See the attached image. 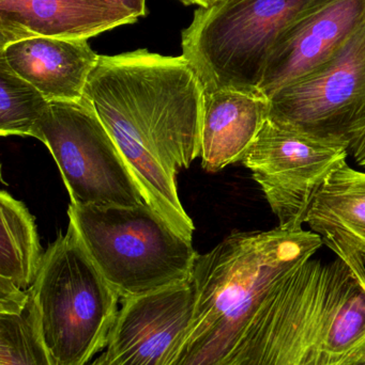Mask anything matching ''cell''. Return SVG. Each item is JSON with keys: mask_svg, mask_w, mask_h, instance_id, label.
<instances>
[{"mask_svg": "<svg viewBox=\"0 0 365 365\" xmlns=\"http://www.w3.org/2000/svg\"><path fill=\"white\" fill-rule=\"evenodd\" d=\"M84 100L128 164L146 203L192 242L177 175L201 158L204 89L184 56L148 49L100 56Z\"/></svg>", "mask_w": 365, "mask_h": 365, "instance_id": "obj_1", "label": "cell"}, {"mask_svg": "<svg viewBox=\"0 0 365 365\" xmlns=\"http://www.w3.org/2000/svg\"><path fill=\"white\" fill-rule=\"evenodd\" d=\"M324 242L300 229L235 232L191 272L193 317L164 365H235L240 345L269 289L313 257Z\"/></svg>", "mask_w": 365, "mask_h": 365, "instance_id": "obj_2", "label": "cell"}, {"mask_svg": "<svg viewBox=\"0 0 365 365\" xmlns=\"http://www.w3.org/2000/svg\"><path fill=\"white\" fill-rule=\"evenodd\" d=\"M364 345V283L340 257H311L269 289L235 365H334Z\"/></svg>", "mask_w": 365, "mask_h": 365, "instance_id": "obj_3", "label": "cell"}, {"mask_svg": "<svg viewBox=\"0 0 365 365\" xmlns=\"http://www.w3.org/2000/svg\"><path fill=\"white\" fill-rule=\"evenodd\" d=\"M88 255L120 298L152 293L189 280L199 253L147 203L68 210Z\"/></svg>", "mask_w": 365, "mask_h": 365, "instance_id": "obj_4", "label": "cell"}, {"mask_svg": "<svg viewBox=\"0 0 365 365\" xmlns=\"http://www.w3.org/2000/svg\"><path fill=\"white\" fill-rule=\"evenodd\" d=\"M30 292L41 334L57 365H89L106 349L120 296L71 223L43 255Z\"/></svg>", "mask_w": 365, "mask_h": 365, "instance_id": "obj_5", "label": "cell"}, {"mask_svg": "<svg viewBox=\"0 0 365 365\" xmlns=\"http://www.w3.org/2000/svg\"><path fill=\"white\" fill-rule=\"evenodd\" d=\"M325 0H224L195 10L182 31V56L204 93L259 90L266 61L283 32Z\"/></svg>", "mask_w": 365, "mask_h": 365, "instance_id": "obj_6", "label": "cell"}, {"mask_svg": "<svg viewBox=\"0 0 365 365\" xmlns=\"http://www.w3.org/2000/svg\"><path fill=\"white\" fill-rule=\"evenodd\" d=\"M40 141L55 160L74 205L146 204L115 141L84 98L51 102Z\"/></svg>", "mask_w": 365, "mask_h": 365, "instance_id": "obj_7", "label": "cell"}, {"mask_svg": "<svg viewBox=\"0 0 365 365\" xmlns=\"http://www.w3.org/2000/svg\"><path fill=\"white\" fill-rule=\"evenodd\" d=\"M349 143L321 138L270 117L242 164L261 186L279 227L300 229L328 178L346 164Z\"/></svg>", "mask_w": 365, "mask_h": 365, "instance_id": "obj_8", "label": "cell"}, {"mask_svg": "<svg viewBox=\"0 0 365 365\" xmlns=\"http://www.w3.org/2000/svg\"><path fill=\"white\" fill-rule=\"evenodd\" d=\"M270 117L351 145L365 128V21L334 57L270 98Z\"/></svg>", "mask_w": 365, "mask_h": 365, "instance_id": "obj_9", "label": "cell"}, {"mask_svg": "<svg viewBox=\"0 0 365 365\" xmlns=\"http://www.w3.org/2000/svg\"><path fill=\"white\" fill-rule=\"evenodd\" d=\"M191 279L122 299L105 354L107 365H164L194 311Z\"/></svg>", "mask_w": 365, "mask_h": 365, "instance_id": "obj_10", "label": "cell"}, {"mask_svg": "<svg viewBox=\"0 0 365 365\" xmlns=\"http://www.w3.org/2000/svg\"><path fill=\"white\" fill-rule=\"evenodd\" d=\"M365 21V0H325L296 19L270 51L259 90L271 98L334 57Z\"/></svg>", "mask_w": 365, "mask_h": 365, "instance_id": "obj_11", "label": "cell"}, {"mask_svg": "<svg viewBox=\"0 0 365 365\" xmlns=\"http://www.w3.org/2000/svg\"><path fill=\"white\" fill-rule=\"evenodd\" d=\"M139 19L106 0H0V47L34 36L88 40Z\"/></svg>", "mask_w": 365, "mask_h": 365, "instance_id": "obj_12", "label": "cell"}, {"mask_svg": "<svg viewBox=\"0 0 365 365\" xmlns=\"http://www.w3.org/2000/svg\"><path fill=\"white\" fill-rule=\"evenodd\" d=\"M99 57L86 38L34 36L0 47V59L49 102H81Z\"/></svg>", "mask_w": 365, "mask_h": 365, "instance_id": "obj_13", "label": "cell"}, {"mask_svg": "<svg viewBox=\"0 0 365 365\" xmlns=\"http://www.w3.org/2000/svg\"><path fill=\"white\" fill-rule=\"evenodd\" d=\"M270 115V98L259 90L204 93L201 158L204 170L219 173L241 162Z\"/></svg>", "mask_w": 365, "mask_h": 365, "instance_id": "obj_14", "label": "cell"}, {"mask_svg": "<svg viewBox=\"0 0 365 365\" xmlns=\"http://www.w3.org/2000/svg\"><path fill=\"white\" fill-rule=\"evenodd\" d=\"M306 223L365 284V173L349 165L317 193Z\"/></svg>", "mask_w": 365, "mask_h": 365, "instance_id": "obj_15", "label": "cell"}, {"mask_svg": "<svg viewBox=\"0 0 365 365\" xmlns=\"http://www.w3.org/2000/svg\"><path fill=\"white\" fill-rule=\"evenodd\" d=\"M0 219V279L29 291L44 255L34 217L23 202L2 190Z\"/></svg>", "mask_w": 365, "mask_h": 365, "instance_id": "obj_16", "label": "cell"}, {"mask_svg": "<svg viewBox=\"0 0 365 365\" xmlns=\"http://www.w3.org/2000/svg\"><path fill=\"white\" fill-rule=\"evenodd\" d=\"M51 103L0 59L1 136H29L40 140L41 125L49 115Z\"/></svg>", "mask_w": 365, "mask_h": 365, "instance_id": "obj_17", "label": "cell"}, {"mask_svg": "<svg viewBox=\"0 0 365 365\" xmlns=\"http://www.w3.org/2000/svg\"><path fill=\"white\" fill-rule=\"evenodd\" d=\"M0 365H57L41 334L31 292L27 304L0 311Z\"/></svg>", "mask_w": 365, "mask_h": 365, "instance_id": "obj_18", "label": "cell"}, {"mask_svg": "<svg viewBox=\"0 0 365 365\" xmlns=\"http://www.w3.org/2000/svg\"><path fill=\"white\" fill-rule=\"evenodd\" d=\"M349 152L358 165L365 167V128L351 140Z\"/></svg>", "mask_w": 365, "mask_h": 365, "instance_id": "obj_19", "label": "cell"}, {"mask_svg": "<svg viewBox=\"0 0 365 365\" xmlns=\"http://www.w3.org/2000/svg\"><path fill=\"white\" fill-rule=\"evenodd\" d=\"M106 1L118 4L121 8L134 13L139 17L145 16L147 14L146 0H106Z\"/></svg>", "mask_w": 365, "mask_h": 365, "instance_id": "obj_20", "label": "cell"}, {"mask_svg": "<svg viewBox=\"0 0 365 365\" xmlns=\"http://www.w3.org/2000/svg\"><path fill=\"white\" fill-rule=\"evenodd\" d=\"M334 365H365V355L364 351L360 349V351L351 354V356H347L344 359Z\"/></svg>", "mask_w": 365, "mask_h": 365, "instance_id": "obj_21", "label": "cell"}, {"mask_svg": "<svg viewBox=\"0 0 365 365\" xmlns=\"http://www.w3.org/2000/svg\"><path fill=\"white\" fill-rule=\"evenodd\" d=\"M184 4H195L199 8H208V6H214L218 2L224 1V0H180Z\"/></svg>", "mask_w": 365, "mask_h": 365, "instance_id": "obj_22", "label": "cell"}, {"mask_svg": "<svg viewBox=\"0 0 365 365\" xmlns=\"http://www.w3.org/2000/svg\"><path fill=\"white\" fill-rule=\"evenodd\" d=\"M89 365H107L106 354H105V351L101 353Z\"/></svg>", "mask_w": 365, "mask_h": 365, "instance_id": "obj_23", "label": "cell"}, {"mask_svg": "<svg viewBox=\"0 0 365 365\" xmlns=\"http://www.w3.org/2000/svg\"><path fill=\"white\" fill-rule=\"evenodd\" d=\"M361 351H364V354L365 355V345L364 347H362Z\"/></svg>", "mask_w": 365, "mask_h": 365, "instance_id": "obj_24", "label": "cell"}]
</instances>
